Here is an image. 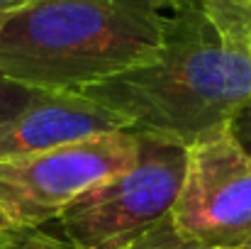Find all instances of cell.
Wrapping results in <instances>:
<instances>
[{"label":"cell","instance_id":"obj_1","mask_svg":"<svg viewBox=\"0 0 251 249\" xmlns=\"http://www.w3.org/2000/svg\"><path fill=\"white\" fill-rule=\"evenodd\" d=\"M81 95L137 135L188 147L251 100L249 29L225 0H173L156 56Z\"/></svg>","mask_w":251,"mask_h":249},{"label":"cell","instance_id":"obj_2","mask_svg":"<svg viewBox=\"0 0 251 249\" xmlns=\"http://www.w3.org/2000/svg\"><path fill=\"white\" fill-rule=\"evenodd\" d=\"M173 0H29L0 17V79L81 93L156 56Z\"/></svg>","mask_w":251,"mask_h":249},{"label":"cell","instance_id":"obj_3","mask_svg":"<svg viewBox=\"0 0 251 249\" xmlns=\"http://www.w3.org/2000/svg\"><path fill=\"white\" fill-rule=\"evenodd\" d=\"M137 137V162L95 183L59 218L71 249H127L168 218L185 173V147Z\"/></svg>","mask_w":251,"mask_h":249},{"label":"cell","instance_id":"obj_4","mask_svg":"<svg viewBox=\"0 0 251 249\" xmlns=\"http://www.w3.org/2000/svg\"><path fill=\"white\" fill-rule=\"evenodd\" d=\"M132 130L95 135L42 154L0 162V210L22 232L59 220L85 191L137 162Z\"/></svg>","mask_w":251,"mask_h":249},{"label":"cell","instance_id":"obj_5","mask_svg":"<svg viewBox=\"0 0 251 249\" xmlns=\"http://www.w3.org/2000/svg\"><path fill=\"white\" fill-rule=\"evenodd\" d=\"M168 220L193 245H251V152L232 132V122L185 147V173Z\"/></svg>","mask_w":251,"mask_h":249},{"label":"cell","instance_id":"obj_6","mask_svg":"<svg viewBox=\"0 0 251 249\" xmlns=\"http://www.w3.org/2000/svg\"><path fill=\"white\" fill-rule=\"evenodd\" d=\"M127 125L81 93L34 90L32 100L0 125V162L42 154Z\"/></svg>","mask_w":251,"mask_h":249},{"label":"cell","instance_id":"obj_7","mask_svg":"<svg viewBox=\"0 0 251 249\" xmlns=\"http://www.w3.org/2000/svg\"><path fill=\"white\" fill-rule=\"evenodd\" d=\"M127 249H227V247H202V245L185 242L183 237L176 235L171 220L164 218L156 227H151L144 237H139L134 245H129Z\"/></svg>","mask_w":251,"mask_h":249},{"label":"cell","instance_id":"obj_8","mask_svg":"<svg viewBox=\"0 0 251 249\" xmlns=\"http://www.w3.org/2000/svg\"><path fill=\"white\" fill-rule=\"evenodd\" d=\"M32 95H34V90L0 79V125L7 122V120H12L32 100Z\"/></svg>","mask_w":251,"mask_h":249},{"label":"cell","instance_id":"obj_9","mask_svg":"<svg viewBox=\"0 0 251 249\" xmlns=\"http://www.w3.org/2000/svg\"><path fill=\"white\" fill-rule=\"evenodd\" d=\"M232 132L247 147V152H251V100L237 112V117L232 120Z\"/></svg>","mask_w":251,"mask_h":249},{"label":"cell","instance_id":"obj_10","mask_svg":"<svg viewBox=\"0 0 251 249\" xmlns=\"http://www.w3.org/2000/svg\"><path fill=\"white\" fill-rule=\"evenodd\" d=\"M20 237H22V230H17V227H15V225L5 218V213L0 210V247L17 245V242H22Z\"/></svg>","mask_w":251,"mask_h":249},{"label":"cell","instance_id":"obj_11","mask_svg":"<svg viewBox=\"0 0 251 249\" xmlns=\"http://www.w3.org/2000/svg\"><path fill=\"white\" fill-rule=\"evenodd\" d=\"M225 5L239 17V22L251 32V0H225Z\"/></svg>","mask_w":251,"mask_h":249},{"label":"cell","instance_id":"obj_12","mask_svg":"<svg viewBox=\"0 0 251 249\" xmlns=\"http://www.w3.org/2000/svg\"><path fill=\"white\" fill-rule=\"evenodd\" d=\"M27 2H29V0H0V17H5V15L20 10V7L27 5Z\"/></svg>","mask_w":251,"mask_h":249},{"label":"cell","instance_id":"obj_13","mask_svg":"<svg viewBox=\"0 0 251 249\" xmlns=\"http://www.w3.org/2000/svg\"><path fill=\"white\" fill-rule=\"evenodd\" d=\"M0 249H64L59 247V245H47V247H39V245H34V242H17V245H7V247H0ZM71 249V247H69Z\"/></svg>","mask_w":251,"mask_h":249},{"label":"cell","instance_id":"obj_14","mask_svg":"<svg viewBox=\"0 0 251 249\" xmlns=\"http://www.w3.org/2000/svg\"><path fill=\"white\" fill-rule=\"evenodd\" d=\"M249 54H251V32H249Z\"/></svg>","mask_w":251,"mask_h":249},{"label":"cell","instance_id":"obj_15","mask_svg":"<svg viewBox=\"0 0 251 249\" xmlns=\"http://www.w3.org/2000/svg\"><path fill=\"white\" fill-rule=\"evenodd\" d=\"M247 249H251V245H249V247H247Z\"/></svg>","mask_w":251,"mask_h":249}]
</instances>
